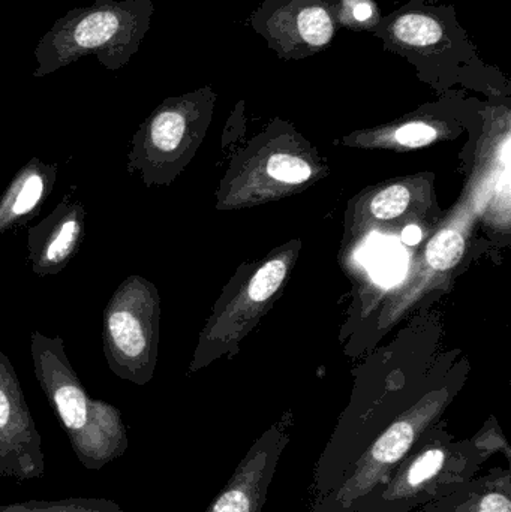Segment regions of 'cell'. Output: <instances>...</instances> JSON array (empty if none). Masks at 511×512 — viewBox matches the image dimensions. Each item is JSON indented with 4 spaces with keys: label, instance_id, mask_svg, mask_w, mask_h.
<instances>
[{
    "label": "cell",
    "instance_id": "cell-1",
    "mask_svg": "<svg viewBox=\"0 0 511 512\" xmlns=\"http://www.w3.org/2000/svg\"><path fill=\"white\" fill-rule=\"evenodd\" d=\"M372 35L383 42L384 50L413 65L420 80L438 92L458 83L488 92L510 89L503 72L480 57L453 5L408 0L383 15Z\"/></svg>",
    "mask_w": 511,
    "mask_h": 512
},
{
    "label": "cell",
    "instance_id": "cell-2",
    "mask_svg": "<svg viewBox=\"0 0 511 512\" xmlns=\"http://www.w3.org/2000/svg\"><path fill=\"white\" fill-rule=\"evenodd\" d=\"M33 372L68 436L78 462L89 471H101L120 459L129 447L122 412L95 400L69 363L62 337L30 334Z\"/></svg>",
    "mask_w": 511,
    "mask_h": 512
},
{
    "label": "cell",
    "instance_id": "cell-3",
    "mask_svg": "<svg viewBox=\"0 0 511 512\" xmlns=\"http://www.w3.org/2000/svg\"><path fill=\"white\" fill-rule=\"evenodd\" d=\"M152 0H96L56 21L35 48L33 77L54 74L84 56L107 71H119L134 57L150 29Z\"/></svg>",
    "mask_w": 511,
    "mask_h": 512
},
{
    "label": "cell",
    "instance_id": "cell-4",
    "mask_svg": "<svg viewBox=\"0 0 511 512\" xmlns=\"http://www.w3.org/2000/svg\"><path fill=\"white\" fill-rule=\"evenodd\" d=\"M488 460L473 439L456 442L443 426L434 424L392 475L357 499L348 512L419 510L470 483Z\"/></svg>",
    "mask_w": 511,
    "mask_h": 512
},
{
    "label": "cell",
    "instance_id": "cell-5",
    "mask_svg": "<svg viewBox=\"0 0 511 512\" xmlns=\"http://www.w3.org/2000/svg\"><path fill=\"white\" fill-rule=\"evenodd\" d=\"M213 102L210 87L165 99L132 137L128 173L141 174L147 188L168 185L201 140Z\"/></svg>",
    "mask_w": 511,
    "mask_h": 512
},
{
    "label": "cell",
    "instance_id": "cell-6",
    "mask_svg": "<svg viewBox=\"0 0 511 512\" xmlns=\"http://www.w3.org/2000/svg\"><path fill=\"white\" fill-rule=\"evenodd\" d=\"M158 289L144 277H126L111 295L102 315V346L117 378L146 385L158 361Z\"/></svg>",
    "mask_w": 511,
    "mask_h": 512
},
{
    "label": "cell",
    "instance_id": "cell-7",
    "mask_svg": "<svg viewBox=\"0 0 511 512\" xmlns=\"http://www.w3.org/2000/svg\"><path fill=\"white\" fill-rule=\"evenodd\" d=\"M248 23L285 62L327 50L339 30L336 0H264Z\"/></svg>",
    "mask_w": 511,
    "mask_h": 512
},
{
    "label": "cell",
    "instance_id": "cell-8",
    "mask_svg": "<svg viewBox=\"0 0 511 512\" xmlns=\"http://www.w3.org/2000/svg\"><path fill=\"white\" fill-rule=\"evenodd\" d=\"M44 472L41 435L14 366L0 349V478L35 480Z\"/></svg>",
    "mask_w": 511,
    "mask_h": 512
},
{
    "label": "cell",
    "instance_id": "cell-9",
    "mask_svg": "<svg viewBox=\"0 0 511 512\" xmlns=\"http://www.w3.org/2000/svg\"><path fill=\"white\" fill-rule=\"evenodd\" d=\"M287 444L288 436L281 429L273 427L267 430L249 448L230 481L204 512L263 511L270 484Z\"/></svg>",
    "mask_w": 511,
    "mask_h": 512
},
{
    "label": "cell",
    "instance_id": "cell-10",
    "mask_svg": "<svg viewBox=\"0 0 511 512\" xmlns=\"http://www.w3.org/2000/svg\"><path fill=\"white\" fill-rule=\"evenodd\" d=\"M86 218L83 204L66 195L47 218L29 228L27 252L36 276H54L68 267L86 237Z\"/></svg>",
    "mask_w": 511,
    "mask_h": 512
},
{
    "label": "cell",
    "instance_id": "cell-11",
    "mask_svg": "<svg viewBox=\"0 0 511 512\" xmlns=\"http://www.w3.org/2000/svg\"><path fill=\"white\" fill-rule=\"evenodd\" d=\"M57 165L32 158L15 173L0 197V236L24 227L41 213L53 192Z\"/></svg>",
    "mask_w": 511,
    "mask_h": 512
},
{
    "label": "cell",
    "instance_id": "cell-12",
    "mask_svg": "<svg viewBox=\"0 0 511 512\" xmlns=\"http://www.w3.org/2000/svg\"><path fill=\"white\" fill-rule=\"evenodd\" d=\"M413 512H511V471L494 468Z\"/></svg>",
    "mask_w": 511,
    "mask_h": 512
},
{
    "label": "cell",
    "instance_id": "cell-13",
    "mask_svg": "<svg viewBox=\"0 0 511 512\" xmlns=\"http://www.w3.org/2000/svg\"><path fill=\"white\" fill-rule=\"evenodd\" d=\"M0 512H123L117 502L102 498H68L59 501H24L0 505Z\"/></svg>",
    "mask_w": 511,
    "mask_h": 512
},
{
    "label": "cell",
    "instance_id": "cell-14",
    "mask_svg": "<svg viewBox=\"0 0 511 512\" xmlns=\"http://www.w3.org/2000/svg\"><path fill=\"white\" fill-rule=\"evenodd\" d=\"M383 14L375 0H336L339 29L371 33L377 29Z\"/></svg>",
    "mask_w": 511,
    "mask_h": 512
},
{
    "label": "cell",
    "instance_id": "cell-15",
    "mask_svg": "<svg viewBox=\"0 0 511 512\" xmlns=\"http://www.w3.org/2000/svg\"><path fill=\"white\" fill-rule=\"evenodd\" d=\"M464 249V237L459 231L444 230L429 243L426 261L435 271H447L461 261Z\"/></svg>",
    "mask_w": 511,
    "mask_h": 512
},
{
    "label": "cell",
    "instance_id": "cell-16",
    "mask_svg": "<svg viewBox=\"0 0 511 512\" xmlns=\"http://www.w3.org/2000/svg\"><path fill=\"white\" fill-rule=\"evenodd\" d=\"M441 128L434 120L420 119L408 120L399 123L395 128L384 132V138H393L395 143L404 147H423L431 144L440 137Z\"/></svg>",
    "mask_w": 511,
    "mask_h": 512
},
{
    "label": "cell",
    "instance_id": "cell-17",
    "mask_svg": "<svg viewBox=\"0 0 511 512\" xmlns=\"http://www.w3.org/2000/svg\"><path fill=\"white\" fill-rule=\"evenodd\" d=\"M285 274H287V262L284 258L266 262L249 283V298L257 303L269 300L284 282Z\"/></svg>",
    "mask_w": 511,
    "mask_h": 512
},
{
    "label": "cell",
    "instance_id": "cell-18",
    "mask_svg": "<svg viewBox=\"0 0 511 512\" xmlns=\"http://www.w3.org/2000/svg\"><path fill=\"white\" fill-rule=\"evenodd\" d=\"M410 204V191L407 186L395 185L375 195L371 203L372 215L377 219L389 221L398 218Z\"/></svg>",
    "mask_w": 511,
    "mask_h": 512
},
{
    "label": "cell",
    "instance_id": "cell-19",
    "mask_svg": "<svg viewBox=\"0 0 511 512\" xmlns=\"http://www.w3.org/2000/svg\"><path fill=\"white\" fill-rule=\"evenodd\" d=\"M267 173L279 182L299 185L311 177L312 171L311 167L302 159L285 155V153H276L267 164Z\"/></svg>",
    "mask_w": 511,
    "mask_h": 512
},
{
    "label": "cell",
    "instance_id": "cell-20",
    "mask_svg": "<svg viewBox=\"0 0 511 512\" xmlns=\"http://www.w3.org/2000/svg\"><path fill=\"white\" fill-rule=\"evenodd\" d=\"M473 441L476 442L477 447H479L489 459H491L494 454L503 453L506 459L509 460V463L511 462L509 444H507L503 432H501V429H498L497 426H495L494 429L486 426L485 429L480 430V432L474 436Z\"/></svg>",
    "mask_w": 511,
    "mask_h": 512
},
{
    "label": "cell",
    "instance_id": "cell-21",
    "mask_svg": "<svg viewBox=\"0 0 511 512\" xmlns=\"http://www.w3.org/2000/svg\"><path fill=\"white\" fill-rule=\"evenodd\" d=\"M402 240H404L405 245H419L420 240H422V231L416 225H408L402 233Z\"/></svg>",
    "mask_w": 511,
    "mask_h": 512
}]
</instances>
